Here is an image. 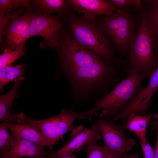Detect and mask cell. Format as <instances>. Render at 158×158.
Returning <instances> with one entry per match:
<instances>
[{
    "label": "cell",
    "instance_id": "5bb4252c",
    "mask_svg": "<svg viewBox=\"0 0 158 158\" xmlns=\"http://www.w3.org/2000/svg\"><path fill=\"white\" fill-rule=\"evenodd\" d=\"M8 129L16 136L38 144L44 147L47 145L38 128L27 123H14L6 122Z\"/></svg>",
    "mask_w": 158,
    "mask_h": 158
},
{
    "label": "cell",
    "instance_id": "9a60e30c",
    "mask_svg": "<svg viewBox=\"0 0 158 158\" xmlns=\"http://www.w3.org/2000/svg\"><path fill=\"white\" fill-rule=\"evenodd\" d=\"M24 78L16 80L11 89L0 97V121L10 123L17 122L18 114L11 113V110L13 101L18 95V90Z\"/></svg>",
    "mask_w": 158,
    "mask_h": 158
},
{
    "label": "cell",
    "instance_id": "44dd1931",
    "mask_svg": "<svg viewBox=\"0 0 158 158\" xmlns=\"http://www.w3.org/2000/svg\"><path fill=\"white\" fill-rule=\"evenodd\" d=\"M31 1L29 0H0V17L4 16L12 10L23 7L30 9Z\"/></svg>",
    "mask_w": 158,
    "mask_h": 158
},
{
    "label": "cell",
    "instance_id": "2e32d148",
    "mask_svg": "<svg viewBox=\"0 0 158 158\" xmlns=\"http://www.w3.org/2000/svg\"><path fill=\"white\" fill-rule=\"evenodd\" d=\"M153 116L151 114L145 115L131 114L128 116L127 121L123 125L125 129L134 132L138 139L144 138H146L147 126L150 124Z\"/></svg>",
    "mask_w": 158,
    "mask_h": 158
},
{
    "label": "cell",
    "instance_id": "d6986e66",
    "mask_svg": "<svg viewBox=\"0 0 158 158\" xmlns=\"http://www.w3.org/2000/svg\"><path fill=\"white\" fill-rule=\"evenodd\" d=\"M25 69L24 64L10 66L0 69V87L2 91L3 86L10 82L23 78Z\"/></svg>",
    "mask_w": 158,
    "mask_h": 158
},
{
    "label": "cell",
    "instance_id": "cb8c5ba5",
    "mask_svg": "<svg viewBox=\"0 0 158 158\" xmlns=\"http://www.w3.org/2000/svg\"><path fill=\"white\" fill-rule=\"evenodd\" d=\"M24 11L23 7L11 11L3 16L0 17V39L2 42L5 30L10 22L14 18L19 16Z\"/></svg>",
    "mask_w": 158,
    "mask_h": 158
},
{
    "label": "cell",
    "instance_id": "f546056e",
    "mask_svg": "<svg viewBox=\"0 0 158 158\" xmlns=\"http://www.w3.org/2000/svg\"><path fill=\"white\" fill-rule=\"evenodd\" d=\"M77 154H73V153H67L62 155L58 158H77Z\"/></svg>",
    "mask_w": 158,
    "mask_h": 158
},
{
    "label": "cell",
    "instance_id": "5b68a950",
    "mask_svg": "<svg viewBox=\"0 0 158 158\" xmlns=\"http://www.w3.org/2000/svg\"><path fill=\"white\" fill-rule=\"evenodd\" d=\"M117 11L96 21L118 48L119 58L122 59L123 57H127L131 43L137 35L136 24L129 8Z\"/></svg>",
    "mask_w": 158,
    "mask_h": 158
},
{
    "label": "cell",
    "instance_id": "4316f807",
    "mask_svg": "<svg viewBox=\"0 0 158 158\" xmlns=\"http://www.w3.org/2000/svg\"><path fill=\"white\" fill-rule=\"evenodd\" d=\"M150 124L151 129L157 130L156 142L154 149V158H158V113L155 114L151 119Z\"/></svg>",
    "mask_w": 158,
    "mask_h": 158
},
{
    "label": "cell",
    "instance_id": "277c9868",
    "mask_svg": "<svg viewBox=\"0 0 158 158\" xmlns=\"http://www.w3.org/2000/svg\"><path fill=\"white\" fill-rule=\"evenodd\" d=\"M141 16L138 32L131 43L126 63L122 71L128 75L136 72L149 78L158 67V55L153 49L145 19Z\"/></svg>",
    "mask_w": 158,
    "mask_h": 158
},
{
    "label": "cell",
    "instance_id": "8fae6325",
    "mask_svg": "<svg viewBox=\"0 0 158 158\" xmlns=\"http://www.w3.org/2000/svg\"><path fill=\"white\" fill-rule=\"evenodd\" d=\"M101 138L99 128L95 123L90 128L85 127L80 133L60 149L55 152L50 153L47 158H58L65 154L73 153L75 152H78L85 145L92 142H96Z\"/></svg>",
    "mask_w": 158,
    "mask_h": 158
},
{
    "label": "cell",
    "instance_id": "6da1fadb",
    "mask_svg": "<svg viewBox=\"0 0 158 158\" xmlns=\"http://www.w3.org/2000/svg\"><path fill=\"white\" fill-rule=\"evenodd\" d=\"M63 72L76 104L92 100L95 103L106 96L123 78L121 69L107 63L95 52L74 45L61 59Z\"/></svg>",
    "mask_w": 158,
    "mask_h": 158
},
{
    "label": "cell",
    "instance_id": "ffe728a7",
    "mask_svg": "<svg viewBox=\"0 0 158 158\" xmlns=\"http://www.w3.org/2000/svg\"><path fill=\"white\" fill-rule=\"evenodd\" d=\"M96 142H92L87 145V158H123V155L112 152Z\"/></svg>",
    "mask_w": 158,
    "mask_h": 158
},
{
    "label": "cell",
    "instance_id": "7402d4cb",
    "mask_svg": "<svg viewBox=\"0 0 158 158\" xmlns=\"http://www.w3.org/2000/svg\"><path fill=\"white\" fill-rule=\"evenodd\" d=\"M25 54V50L5 49L0 56V69L11 66Z\"/></svg>",
    "mask_w": 158,
    "mask_h": 158
},
{
    "label": "cell",
    "instance_id": "30bf717a",
    "mask_svg": "<svg viewBox=\"0 0 158 158\" xmlns=\"http://www.w3.org/2000/svg\"><path fill=\"white\" fill-rule=\"evenodd\" d=\"M31 11L29 10L23 15L12 19L6 26L4 32L6 48L25 50V44L30 37L29 23Z\"/></svg>",
    "mask_w": 158,
    "mask_h": 158
},
{
    "label": "cell",
    "instance_id": "7a4b0ae2",
    "mask_svg": "<svg viewBox=\"0 0 158 158\" xmlns=\"http://www.w3.org/2000/svg\"><path fill=\"white\" fill-rule=\"evenodd\" d=\"M66 20L72 37L78 44L97 53L107 63L119 69H122L126 64V60L115 56L114 45L95 19L89 18L83 15H71Z\"/></svg>",
    "mask_w": 158,
    "mask_h": 158
},
{
    "label": "cell",
    "instance_id": "ba28073f",
    "mask_svg": "<svg viewBox=\"0 0 158 158\" xmlns=\"http://www.w3.org/2000/svg\"><path fill=\"white\" fill-rule=\"evenodd\" d=\"M92 120L99 128L103 139V146L109 151L123 155L134 145L135 140L126 135L123 124L102 118Z\"/></svg>",
    "mask_w": 158,
    "mask_h": 158
},
{
    "label": "cell",
    "instance_id": "4dcf8cb0",
    "mask_svg": "<svg viewBox=\"0 0 158 158\" xmlns=\"http://www.w3.org/2000/svg\"><path fill=\"white\" fill-rule=\"evenodd\" d=\"M123 158H139L138 152H136L131 155H128L126 154L123 155Z\"/></svg>",
    "mask_w": 158,
    "mask_h": 158
},
{
    "label": "cell",
    "instance_id": "d4e9b609",
    "mask_svg": "<svg viewBox=\"0 0 158 158\" xmlns=\"http://www.w3.org/2000/svg\"><path fill=\"white\" fill-rule=\"evenodd\" d=\"M144 156V158H154V149L146 137L138 139Z\"/></svg>",
    "mask_w": 158,
    "mask_h": 158
},
{
    "label": "cell",
    "instance_id": "4fadbf2b",
    "mask_svg": "<svg viewBox=\"0 0 158 158\" xmlns=\"http://www.w3.org/2000/svg\"><path fill=\"white\" fill-rule=\"evenodd\" d=\"M69 6L74 11L83 14L90 19H95L96 16L111 15L115 10L107 1L101 0H70Z\"/></svg>",
    "mask_w": 158,
    "mask_h": 158
},
{
    "label": "cell",
    "instance_id": "ac0fdd59",
    "mask_svg": "<svg viewBox=\"0 0 158 158\" xmlns=\"http://www.w3.org/2000/svg\"><path fill=\"white\" fill-rule=\"evenodd\" d=\"M33 4L37 12L47 15L65 13L69 6L68 1L64 0H37L33 1Z\"/></svg>",
    "mask_w": 158,
    "mask_h": 158
},
{
    "label": "cell",
    "instance_id": "3957f363",
    "mask_svg": "<svg viewBox=\"0 0 158 158\" xmlns=\"http://www.w3.org/2000/svg\"><path fill=\"white\" fill-rule=\"evenodd\" d=\"M146 78L143 75L133 72L116 85L106 96L95 103L93 107L86 111L92 117L102 110L99 118L109 120L124 109L130 102L143 87Z\"/></svg>",
    "mask_w": 158,
    "mask_h": 158
},
{
    "label": "cell",
    "instance_id": "e0dca14e",
    "mask_svg": "<svg viewBox=\"0 0 158 158\" xmlns=\"http://www.w3.org/2000/svg\"><path fill=\"white\" fill-rule=\"evenodd\" d=\"M142 2L144 9L140 12L151 37L158 32V0H145Z\"/></svg>",
    "mask_w": 158,
    "mask_h": 158
},
{
    "label": "cell",
    "instance_id": "603a6c76",
    "mask_svg": "<svg viewBox=\"0 0 158 158\" xmlns=\"http://www.w3.org/2000/svg\"><path fill=\"white\" fill-rule=\"evenodd\" d=\"M6 121H3L0 124V153H3L10 147L14 138L12 133L10 135L7 130Z\"/></svg>",
    "mask_w": 158,
    "mask_h": 158
},
{
    "label": "cell",
    "instance_id": "484cf974",
    "mask_svg": "<svg viewBox=\"0 0 158 158\" xmlns=\"http://www.w3.org/2000/svg\"><path fill=\"white\" fill-rule=\"evenodd\" d=\"M113 7L115 10H122L129 8L131 6V0H107Z\"/></svg>",
    "mask_w": 158,
    "mask_h": 158
},
{
    "label": "cell",
    "instance_id": "52a82bcc",
    "mask_svg": "<svg viewBox=\"0 0 158 158\" xmlns=\"http://www.w3.org/2000/svg\"><path fill=\"white\" fill-rule=\"evenodd\" d=\"M62 23L59 17L43 14L40 13H31L29 23L30 37L40 36L44 39L42 48H59Z\"/></svg>",
    "mask_w": 158,
    "mask_h": 158
},
{
    "label": "cell",
    "instance_id": "83f0119b",
    "mask_svg": "<svg viewBox=\"0 0 158 158\" xmlns=\"http://www.w3.org/2000/svg\"><path fill=\"white\" fill-rule=\"evenodd\" d=\"M131 6L140 11L143 10L142 1L141 0H131Z\"/></svg>",
    "mask_w": 158,
    "mask_h": 158
},
{
    "label": "cell",
    "instance_id": "1f68e13d",
    "mask_svg": "<svg viewBox=\"0 0 158 158\" xmlns=\"http://www.w3.org/2000/svg\"><path fill=\"white\" fill-rule=\"evenodd\" d=\"M0 158H13L0 154ZM46 158H47V157Z\"/></svg>",
    "mask_w": 158,
    "mask_h": 158
},
{
    "label": "cell",
    "instance_id": "f1b7e54d",
    "mask_svg": "<svg viewBox=\"0 0 158 158\" xmlns=\"http://www.w3.org/2000/svg\"><path fill=\"white\" fill-rule=\"evenodd\" d=\"M151 38L153 49L155 54L158 55V32Z\"/></svg>",
    "mask_w": 158,
    "mask_h": 158
},
{
    "label": "cell",
    "instance_id": "8992f818",
    "mask_svg": "<svg viewBox=\"0 0 158 158\" xmlns=\"http://www.w3.org/2000/svg\"><path fill=\"white\" fill-rule=\"evenodd\" d=\"M93 117L88 115L86 111L76 112L73 109H63L59 114L42 120H36L26 117L22 113L18 114V123L34 125L40 130L50 150L56 142L62 139L66 133L73 128V124L77 119L91 120Z\"/></svg>",
    "mask_w": 158,
    "mask_h": 158
},
{
    "label": "cell",
    "instance_id": "7c38bea8",
    "mask_svg": "<svg viewBox=\"0 0 158 158\" xmlns=\"http://www.w3.org/2000/svg\"><path fill=\"white\" fill-rule=\"evenodd\" d=\"M14 136L13 141L9 149L0 154L13 158H47L48 154L44 150L43 147Z\"/></svg>",
    "mask_w": 158,
    "mask_h": 158
},
{
    "label": "cell",
    "instance_id": "9c48e42d",
    "mask_svg": "<svg viewBox=\"0 0 158 158\" xmlns=\"http://www.w3.org/2000/svg\"><path fill=\"white\" fill-rule=\"evenodd\" d=\"M149 78L147 86L142 88L126 107L115 116L116 120L120 119L123 122L131 114H147L151 106V99L158 90V67Z\"/></svg>",
    "mask_w": 158,
    "mask_h": 158
}]
</instances>
